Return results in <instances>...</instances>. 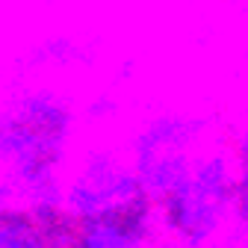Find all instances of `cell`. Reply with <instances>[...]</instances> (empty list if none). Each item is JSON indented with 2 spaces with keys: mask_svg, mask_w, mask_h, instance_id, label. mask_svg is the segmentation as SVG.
Instances as JSON below:
<instances>
[{
  "mask_svg": "<svg viewBox=\"0 0 248 248\" xmlns=\"http://www.w3.org/2000/svg\"><path fill=\"white\" fill-rule=\"evenodd\" d=\"M236 157L228 151H198L163 195L154 198L160 228L180 248H207L216 233L233 222Z\"/></svg>",
  "mask_w": 248,
  "mask_h": 248,
  "instance_id": "6da1fadb",
  "label": "cell"
}]
</instances>
